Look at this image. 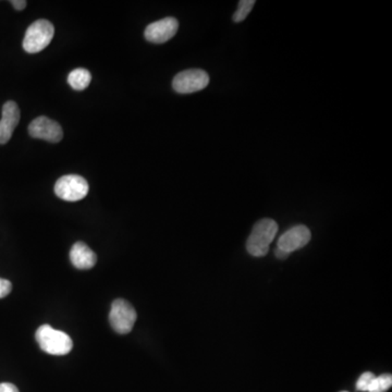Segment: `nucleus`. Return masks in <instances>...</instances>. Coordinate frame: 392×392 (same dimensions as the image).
Segmentation results:
<instances>
[{
  "mask_svg": "<svg viewBox=\"0 0 392 392\" xmlns=\"http://www.w3.org/2000/svg\"><path fill=\"white\" fill-rule=\"evenodd\" d=\"M179 29V22L174 17H165L156 21L145 29L144 36L149 42L154 44H163L172 40Z\"/></svg>",
  "mask_w": 392,
  "mask_h": 392,
  "instance_id": "6e6552de",
  "label": "nucleus"
},
{
  "mask_svg": "<svg viewBox=\"0 0 392 392\" xmlns=\"http://www.w3.org/2000/svg\"><path fill=\"white\" fill-rule=\"evenodd\" d=\"M275 255L277 256V258H279V259H286L289 254L286 253V252L281 251L279 248H276Z\"/></svg>",
  "mask_w": 392,
  "mask_h": 392,
  "instance_id": "6ab92c4d",
  "label": "nucleus"
},
{
  "mask_svg": "<svg viewBox=\"0 0 392 392\" xmlns=\"http://www.w3.org/2000/svg\"><path fill=\"white\" fill-rule=\"evenodd\" d=\"M35 336L40 349L47 354L66 355L73 350V341L69 335L52 326H40Z\"/></svg>",
  "mask_w": 392,
  "mask_h": 392,
  "instance_id": "f03ea898",
  "label": "nucleus"
},
{
  "mask_svg": "<svg viewBox=\"0 0 392 392\" xmlns=\"http://www.w3.org/2000/svg\"><path fill=\"white\" fill-rule=\"evenodd\" d=\"M90 186L86 180L77 174H68L58 179L55 184V193L59 199L67 202H77L84 199Z\"/></svg>",
  "mask_w": 392,
  "mask_h": 392,
  "instance_id": "39448f33",
  "label": "nucleus"
},
{
  "mask_svg": "<svg viewBox=\"0 0 392 392\" xmlns=\"http://www.w3.org/2000/svg\"><path fill=\"white\" fill-rule=\"evenodd\" d=\"M278 232V225L273 219H262L254 225L246 241V250L254 257H263L269 253V246Z\"/></svg>",
  "mask_w": 392,
  "mask_h": 392,
  "instance_id": "f257e3e1",
  "label": "nucleus"
},
{
  "mask_svg": "<svg viewBox=\"0 0 392 392\" xmlns=\"http://www.w3.org/2000/svg\"><path fill=\"white\" fill-rule=\"evenodd\" d=\"M341 392H347V391H341Z\"/></svg>",
  "mask_w": 392,
  "mask_h": 392,
  "instance_id": "aec40b11",
  "label": "nucleus"
},
{
  "mask_svg": "<svg viewBox=\"0 0 392 392\" xmlns=\"http://www.w3.org/2000/svg\"><path fill=\"white\" fill-rule=\"evenodd\" d=\"M0 392H20L13 384L10 382H3L0 384Z\"/></svg>",
  "mask_w": 392,
  "mask_h": 392,
  "instance_id": "f3484780",
  "label": "nucleus"
},
{
  "mask_svg": "<svg viewBox=\"0 0 392 392\" xmlns=\"http://www.w3.org/2000/svg\"><path fill=\"white\" fill-rule=\"evenodd\" d=\"M392 386V376L390 374L375 377L370 382L368 392H385Z\"/></svg>",
  "mask_w": 392,
  "mask_h": 392,
  "instance_id": "ddd939ff",
  "label": "nucleus"
},
{
  "mask_svg": "<svg viewBox=\"0 0 392 392\" xmlns=\"http://www.w3.org/2000/svg\"><path fill=\"white\" fill-rule=\"evenodd\" d=\"M11 5H13V8L17 9V10L21 11L27 7V1H25V0H13V1H11Z\"/></svg>",
  "mask_w": 392,
  "mask_h": 392,
  "instance_id": "a211bd4d",
  "label": "nucleus"
},
{
  "mask_svg": "<svg viewBox=\"0 0 392 392\" xmlns=\"http://www.w3.org/2000/svg\"><path fill=\"white\" fill-rule=\"evenodd\" d=\"M29 133L34 139L45 140L50 143H58L63 137V132L58 122L50 118H36L29 126Z\"/></svg>",
  "mask_w": 392,
  "mask_h": 392,
  "instance_id": "0eeeda50",
  "label": "nucleus"
},
{
  "mask_svg": "<svg viewBox=\"0 0 392 392\" xmlns=\"http://www.w3.org/2000/svg\"><path fill=\"white\" fill-rule=\"evenodd\" d=\"M374 378H375V375H374L372 372H364V374L359 378L358 382H356V389H358L359 391H368L370 382H372Z\"/></svg>",
  "mask_w": 392,
  "mask_h": 392,
  "instance_id": "2eb2a0df",
  "label": "nucleus"
},
{
  "mask_svg": "<svg viewBox=\"0 0 392 392\" xmlns=\"http://www.w3.org/2000/svg\"><path fill=\"white\" fill-rule=\"evenodd\" d=\"M20 121V110L13 100L6 103L0 119V144H6L13 137V131Z\"/></svg>",
  "mask_w": 392,
  "mask_h": 392,
  "instance_id": "9d476101",
  "label": "nucleus"
},
{
  "mask_svg": "<svg viewBox=\"0 0 392 392\" xmlns=\"http://www.w3.org/2000/svg\"><path fill=\"white\" fill-rule=\"evenodd\" d=\"M254 5H255L254 0H241L239 3L238 10L234 15V22L240 23L246 20L252 9H253Z\"/></svg>",
  "mask_w": 392,
  "mask_h": 392,
  "instance_id": "4468645a",
  "label": "nucleus"
},
{
  "mask_svg": "<svg viewBox=\"0 0 392 392\" xmlns=\"http://www.w3.org/2000/svg\"><path fill=\"white\" fill-rule=\"evenodd\" d=\"M137 312L128 301L118 299L112 302L110 323L112 329L120 335H127L137 322Z\"/></svg>",
  "mask_w": 392,
  "mask_h": 392,
  "instance_id": "20e7f679",
  "label": "nucleus"
},
{
  "mask_svg": "<svg viewBox=\"0 0 392 392\" xmlns=\"http://www.w3.org/2000/svg\"><path fill=\"white\" fill-rule=\"evenodd\" d=\"M310 238H312V234H310V229L303 225H299V226L289 229L279 238L277 248L290 254L308 246Z\"/></svg>",
  "mask_w": 392,
  "mask_h": 392,
  "instance_id": "1a4fd4ad",
  "label": "nucleus"
},
{
  "mask_svg": "<svg viewBox=\"0 0 392 392\" xmlns=\"http://www.w3.org/2000/svg\"><path fill=\"white\" fill-rule=\"evenodd\" d=\"M91 81H92V75L90 71L84 68L73 70L68 77V83L75 91L85 90L90 85Z\"/></svg>",
  "mask_w": 392,
  "mask_h": 392,
  "instance_id": "f8f14e48",
  "label": "nucleus"
},
{
  "mask_svg": "<svg viewBox=\"0 0 392 392\" xmlns=\"http://www.w3.org/2000/svg\"><path fill=\"white\" fill-rule=\"evenodd\" d=\"M54 34H55V28L50 21H35L25 32L23 48L29 54L42 52L50 45Z\"/></svg>",
  "mask_w": 392,
  "mask_h": 392,
  "instance_id": "7ed1b4c3",
  "label": "nucleus"
},
{
  "mask_svg": "<svg viewBox=\"0 0 392 392\" xmlns=\"http://www.w3.org/2000/svg\"><path fill=\"white\" fill-rule=\"evenodd\" d=\"M70 261L77 269H91L97 262V256L86 244L77 242L70 251Z\"/></svg>",
  "mask_w": 392,
  "mask_h": 392,
  "instance_id": "9b49d317",
  "label": "nucleus"
},
{
  "mask_svg": "<svg viewBox=\"0 0 392 392\" xmlns=\"http://www.w3.org/2000/svg\"><path fill=\"white\" fill-rule=\"evenodd\" d=\"M209 75L202 69H190L178 73L172 81V87L180 94L199 92L209 85Z\"/></svg>",
  "mask_w": 392,
  "mask_h": 392,
  "instance_id": "423d86ee",
  "label": "nucleus"
},
{
  "mask_svg": "<svg viewBox=\"0 0 392 392\" xmlns=\"http://www.w3.org/2000/svg\"><path fill=\"white\" fill-rule=\"evenodd\" d=\"M13 290V283L7 279L0 278V299L6 298Z\"/></svg>",
  "mask_w": 392,
  "mask_h": 392,
  "instance_id": "dca6fc26",
  "label": "nucleus"
}]
</instances>
